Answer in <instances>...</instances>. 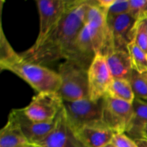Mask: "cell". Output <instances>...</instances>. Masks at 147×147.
<instances>
[{
  "instance_id": "cell-1",
  "label": "cell",
  "mask_w": 147,
  "mask_h": 147,
  "mask_svg": "<svg viewBox=\"0 0 147 147\" xmlns=\"http://www.w3.org/2000/svg\"><path fill=\"white\" fill-rule=\"evenodd\" d=\"M89 0H70L69 7L57 26L36 48L30 47L20 54L26 61L45 66L65 60L67 52L85 24Z\"/></svg>"
},
{
  "instance_id": "cell-2",
  "label": "cell",
  "mask_w": 147,
  "mask_h": 147,
  "mask_svg": "<svg viewBox=\"0 0 147 147\" xmlns=\"http://www.w3.org/2000/svg\"><path fill=\"white\" fill-rule=\"evenodd\" d=\"M0 67L8 70L27 82L38 93H56L61 86L58 73L46 66L26 61L16 53L1 28Z\"/></svg>"
},
{
  "instance_id": "cell-3",
  "label": "cell",
  "mask_w": 147,
  "mask_h": 147,
  "mask_svg": "<svg viewBox=\"0 0 147 147\" xmlns=\"http://www.w3.org/2000/svg\"><path fill=\"white\" fill-rule=\"evenodd\" d=\"M88 70L67 60L59 65L57 73L61 79V86L57 93L63 101L89 98Z\"/></svg>"
},
{
  "instance_id": "cell-4",
  "label": "cell",
  "mask_w": 147,
  "mask_h": 147,
  "mask_svg": "<svg viewBox=\"0 0 147 147\" xmlns=\"http://www.w3.org/2000/svg\"><path fill=\"white\" fill-rule=\"evenodd\" d=\"M104 98L98 100L86 98L63 101L67 121L75 131H78L86 126H106L102 121Z\"/></svg>"
},
{
  "instance_id": "cell-5",
  "label": "cell",
  "mask_w": 147,
  "mask_h": 147,
  "mask_svg": "<svg viewBox=\"0 0 147 147\" xmlns=\"http://www.w3.org/2000/svg\"><path fill=\"white\" fill-rule=\"evenodd\" d=\"M63 107V100L57 92L40 93L33 96L23 109L26 116L37 123L54 121Z\"/></svg>"
},
{
  "instance_id": "cell-6",
  "label": "cell",
  "mask_w": 147,
  "mask_h": 147,
  "mask_svg": "<svg viewBox=\"0 0 147 147\" xmlns=\"http://www.w3.org/2000/svg\"><path fill=\"white\" fill-rule=\"evenodd\" d=\"M36 3L40 17V28L32 48L39 47L58 24L68 9L70 0H37Z\"/></svg>"
},
{
  "instance_id": "cell-7",
  "label": "cell",
  "mask_w": 147,
  "mask_h": 147,
  "mask_svg": "<svg viewBox=\"0 0 147 147\" xmlns=\"http://www.w3.org/2000/svg\"><path fill=\"white\" fill-rule=\"evenodd\" d=\"M133 116V103L105 96L102 121L115 134L126 133Z\"/></svg>"
},
{
  "instance_id": "cell-8",
  "label": "cell",
  "mask_w": 147,
  "mask_h": 147,
  "mask_svg": "<svg viewBox=\"0 0 147 147\" xmlns=\"http://www.w3.org/2000/svg\"><path fill=\"white\" fill-rule=\"evenodd\" d=\"M89 98L98 100L107 96L113 78L105 55L97 53L88 70Z\"/></svg>"
},
{
  "instance_id": "cell-9",
  "label": "cell",
  "mask_w": 147,
  "mask_h": 147,
  "mask_svg": "<svg viewBox=\"0 0 147 147\" xmlns=\"http://www.w3.org/2000/svg\"><path fill=\"white\" fill-rule=\"evenodd\" d=\"M37 146L87 147L70 126L63 107L56 118L53 130Z\"/></svg>"
},
{
  "instance_id": "cell-10",
  "label": "cell",
  "mask_w": 147,
  "mask_h": 147,
  "mask_svg": "<svg viewBox=\"0 0 147 147\" xmlns=\"http://www.w3.org/2000/svg\"><path fill=\"white\" fill-rule=\"evenodd\" d=\"M16 122L28 142L33 146H37L53 130L56 119L50 123H37L29 119L23 109H13L9 117Z\"/></svg>"
},
{
  "instance_id": "cell-11",
  "label": "cell",
  "mask_w": 147,
  "mask_h": 147,
  "mask_svg": "<svg viewBox=\"0 0 147 147\" xmlns=\"http://www.w3.org/2000/svg\"><path fill=\"white\" fill-rule=\"evenodd\" d=\"M96 55L93 40L86 24L73 42L67 52L65 60L88 70Z\"/></svg>"
},
{
  "instance_id": "cell-12",
  "label": "cell",
  "mask_w": 147,
  "mask_h": 147,
  "mask_svg": "<svg viewBox=\"0 0 147 147\" xmlns=\"http://www.w3.org/2000/svg\"><path fill=\"white\" fill-rule=\"evenodd\" d=\"M136 23L129 13L107 21L113 48L127 49L128 44L134 40Z\"/></svg>"
},
{
  "instance_id": "cell-13",
  "label": "cell",
  "mask_w": 147,
  "mask_h": 147,
  "mask_svg": "<svg viewBox=\"0 0 147 147\" xmlns=\"http://www.w3.org/2000/svg\"><path fill=\"white\" fill-rule=\"evenodd\" d=\"M104 55L113 79L129 80L133 67L127 49L112 48Z\"/></svg>"
},
{
  "instance_id": "cell-14",
  "label": "cell",
  "mask_w": 147,
  "mask_h": 147,
  "mask_svg": "<svg viewBox=\"0 0 147 147\" xmlns=\"http://www.w3.org/2000/svg\"><path fill=\"white\" fill-rule=\"evenodd\" d=\"M87 147H103L111 143L115 133L106 126H86L76 132Z\"/></svg>"
},
{
  "instance_id": "cell-15",
  "label": "cell",
  "mask_w": 147,
  "mask_h": 147,
  "mask_svg": "<svg viewBox=\"0 0 147 147\" xmlns=\"http://www.w3.org/2000/svg\"><path fill=\"white\" fill-rule=\"evenodd\" d=\"M0 147H34L17 123L8 118L7 123L0 131Z\"/></svg>"
},
{
  "instance_id": "cell-16",
  "label": "cell",
  "mask_w": 147,
  "mask_h": 147,
  "mask_svg": "<svg viewBox=\"0 0 147 147\" xmlns=\"http://www.w3.org/2000/svg\"><path fill=\"white\" fill-rule=\"evenodd\" d=\"M133 109V119L125 134L134 141L143 139L144 129L147 126V102L135 98Z\"/></svg>"
},
{
  "instance_id": "cell-17",
  "label": "cell",
  "mask_w": 147,
  "mask_h": 147,
  "mask_svg": "<svg viewBox=\"0 0 147 147\" xmlns=\"http://www.w3.org/2000/svg\"><path fill=\"white\" fill-rule=\"evenodd\" d=\"M107 96L131 103H133L135 99L130 82L126 79H113Z\"/></svg>"
},
{
  "instance_id": "cell-18",
  "label": "cell",
  "mask_w": 147,
  "mask_h": 147,
  "mask_svg": "<svg viewBox=\"0 0 147 147\" xmlns=\"http://www.w3.org/2000/svg\"><path fill=\"white\" fill-rule=\"evenodd\" d=\"M127 50L130 56L132 67L140 73L147 72V53L141 49L134 40H132L127 45Z\"/></svg>"
},
{
  "instance_id": "cell-19",
  "label": "cell",
  "mask_w": 147,
  "mask_h": 147,
  "mask_svg": "<svg viewBox=\"0 0 147 147\" xmlns=\"http://www.w3.org/2000/svg\"><path fill=\"white\" fill-rule=\"evenodd\" d=\"M129 80L135 95V98L147 102V79L144 73H139L133 69Z\"/></svg>"
},
{
  "instance_id": "cell-20",
  "label": "cell",
  "mask_w": 147,
  "mask_h": 147,
  "mask_svg": "<svg viewBox=\"0 0 147 147\" xmlns=\"http://www.w3.org/2000/svg\"><path fill=\"white\" fill-rule=\"evenodd\" d=\"M129 14L139 22L147 19V0H129Z\"/></svg>"
},
{
  "instance_id": "cell-21",
  "label": "cell",
  "mask_w": 147,
  "mask_h": 147,
  "mask_svg": "<svg viewBox=\"0 0 147 147\" xmlns=\"http://www.w3.org/2000/svg\"><path fill=\"white\" fill-rule=\"evenodd\" d=\"M136 44L147 53V29L146 20L136 23L134 40Z\"/></svg>"
},
{
  "instance_id": "cell-22",
  "label": "cell",
  "mask_w": 147,
  "mask_h": 147,
  "mask_svg": "<svg viewBox=\"0 0 147 147\" xmlns=\"http://www.w3.org/2000/svg\"><path fill=\"white\" fill-rule=\"evenodd\" d=\"M129 12V0H115L108 9L106 14L107 21L121 14Z\"/></svg>"
},
{
  "instance_id": "cell-23",
  "label": "cell",
  "mask_w": 147,
  "mask_h": 147,
  "mask_svg": "<svg viewBox=\"0 0 147 147\" xmlns=\"http://www.w3.org/2000/svg\"><path fill=\"white\" fill-rule=\"evenodd\" d=\"M111 143L116 147H139L136 142L125 133L115 134Z\"/></svg>"
},
{
  "instance_id": "cell-24",
  "label": "cell",
  "mask_w": 147,
  "mask_h": 147,
  "mask_svg": "<svg viewBox=\"0 0 147 147\" xmlns=\"http://www.w3.org/2000/svg\"><path fill=\"white\" fill-rule=\"evenodd\" d=\"M114 1L115 0H95V3L96 5L99 8L103 9V11H106V14H107L108 9L110 8L111 6L113 4Z\"/></svg>"
},
{
  "instance_id": "cell-25",
  "label": "cell",
  "mask_w": 147,
  "mask_h": 147,
  "mask_svg": "<svg viewBox=\"0 0 147 147\" xmlns=\"http://www.w3.org/2000/svg\"><path fill=\"white\" fill-rule=\"evenodd\" d=\"M139 147H147V140L146 139H138L135 140Z\"/></svg>"
},
{
  "instance_id": "cell-26",
  "label": "cell",
  "mask_w": 147,
  "mask_h": 147,
  "mask_svg": "<svg viewBox=\"0 0 147 147\" xmlns=\"http://www.w3.org/2000/svg\"><path fill=\"white\" fill-rule=\"evenodd\" d=\"M143 139H146V140H147V126H145V128L144 129Z\"/></svg>"
},
{
  "instance_id": "cell-27",
  "label": "cell",
  "mask_w": 147,
  "mask_h": 147,
  "mask_svg": "<svg viewBox=\"0 0 147 147\" xmlns=\"http://www.w3.org/2000/svg\"><path fill=\"white\" fill-rule=\"evenodd\" d=\"M103 147H116V146H115L114 144H113L111 142V143H109V144H108L105 145V146H103Z\"/></svg>"
},
{
  "instance_id": "cell-28",
  "label": "cell",
  "mask_w": 147,
  "mask_h": 147,
  "mask_svg": "<svg viewBox=\"0 0 147 147\" xmlns=\"http://www.w3.org/2000/svg\"><path fill=\"white\" fill-rule=\"evenodd\" d=\"M144 75L145 77H146V79H147V72H146V73H144Z\"/></svg>"
},
{
  "instance_id": "cell-29",
  "label": "cell",
  "mask_w": 147,
  "mask_h": 147,
  "mask_svg": "<svg viewBox=\"0 0 147 147\" xmlns=\"http://www.w3.org/2000/svg\"><path fill=\"white\" fill-rule=\"evenodd\" d=\"M146 29H147V19H146Z\"/></svg>"
},
{
  "instance_id": "cell-30",
  "label": "cell",
  "mask_w": 147,
  "mask_h": 147,
  "mask_svg": "<svg viewBox=\"0 0 147 147\" xmlns=\"http://www.w3.org/2000/svg\"><path fill=\"white\" fill-rule=\"evenodd\" d=\"M35 147H45V146H35Z\"/></svg>"
}]
</instances>
